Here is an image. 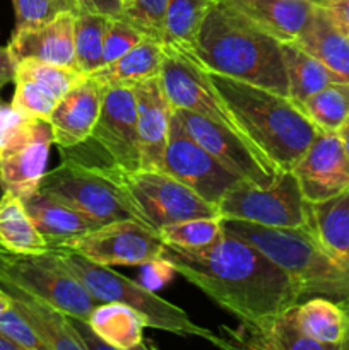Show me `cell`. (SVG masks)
<instances>
[{"label":"cell","mask_w":349,"mask_h":350,"mask_svg":"<svg viewBox=\"0 0 349 350\" xmlns=\"http://www.w3.org/2000/svg\"><path fill=\"white\" fill-rule=\"evenodd\" d=\"M161 256L178 275L240 321L274 317L301 299L300 291L283 269L226 229L221 238L202 248L163 243Z\"/></svg>","instance_id":"1"},{"label":"cell","mask_w":349,"mask_h":350,"mask_svg":"<svg viewBox=\"0 0 349 350\" xmlns=\"http://www.w3.org/2000/svg\"><path fill=\"white\" fill-rule=\"evenodd\" d=\"M190 51L207 72L289 96L283 41L222 0L212 3Z\"/></svg>","instance_id":"2"},{"label":"cell","mask_w":349,"mask_h":350,"mask_svg":"<svg viewBox=\"0 0 349 350\" xmlns=\"http://www.w3.org/2000/svg\"><path fill=\"white\" fill-rule=\"evenodd\" d=\"M207 75L250 139L281 170L293 171L320 129L289 96L221 74Z\"/></svg>","instance_id":"3"},{"label":"cell","mask_w":349,"mask_h":350,"mask_svg":"<svg viewBox=\"0 0 349 350\" xmlns=\"http://www.w3.org/2000/svg\"><path fill=\"white\" fill-rule=\"evenodd\" d=\"M222 226L228 232L259 248L283 269L301 297L349 299V272L322 248L308 228H267L231 219H224Z\"/></svg>","instance_id":"4"},{"label":"cell","mask_w":349,"mask_h":350,"mask_svg":"<svg viewBox=\"0 0 349 350\" xmlns=\"http://www.w3.org/2000/svg\"><path fill=\"white\" fill-rule=\"evenodd\" d=\"M64 265L77 277L88 293L101 303H122L139 311L146 320V325L154 330L170 332L180 337H198L221 345V338L207 328L201 327L185 313L181 308L157 296L156 291L135 282L125 275L112 270L106 265L89 262L82 255L67 246H50Z\"/></svg>","instance_id":"5"},{"label":"cell","mask_w":349,"mask_h":350,"mask_svg":"<svg viewBox=\"0 0 349 350\" xmlns=\"http://www.w3.org/2000/svg\"><path fill=\"white\" fill-rule=\"evenodd\" d=\"M106 176L112 178L129 197L139 221L159 231L173 222L219 215L218 205L204 200L192 188L171 174L156 170L125 171L113 164H101Z\"/></svg>","instance_id":"6"},{"label":"cell","mask_w":349,"mask_h":350,"mask_svg":"<svg viewBox=\"0 0 349 350\" xmlns=\"http://www.w3.org/2000/svg\"><path fill=\"white\" fill-rule=\"evenodd\" d=\"M0 279L75 320L88 321L99 304L51 248L38 255H23L0 246Z\"/></svg>","instance_id":"7"},{"label":"cell","mask_w":349,"mask_h":350,"mask_svg":"<svg viewBox=\"0 0 349 350\" xmlns=\"http://www.w3.org/2000/svg\"><path fill=\"white\" fill-rule=\"evenodd\" d=\"M38 190L70 205L99 226L123 219L139 221L129 197L106 176L101 164H89L72 156L64 157L57 167L44 173Z\"/></svg>","instance_id":"8"},{"label":"cell","mask_w":349,"mask_h":350,"mask_svg":"<svg viewBox=\"0 0 349 350\" xmlns=\"http://www.w3.org/2000/svg\"><path fill=\"white\" fill-rule=\"evenodd\" d=\"M219 215L267 228H307L308 202L293 171H283L266 187L240 183L218 204Z\"/></svg>","instance_id":"9"},{"label":"cell","mask_w":349,"mask_h":350,"mask_svg":"<svg viewBox=\"0 0 349 350\" xmlns=\"http://www.w3.org/2000/svg\"><path fill=\"white\" fill-rule=\"evenodd\" d=\"M159 77L173 109L183 108L207 116L228 126L243 139L253 142L245 129L240 125L231 108L218 94L214 85L209 81L205 68L190 50L173 44H163V65H161Z\"/></svg>","instance_id":"10"},{"label":"cell","mask_w":349,"mask_h":350,"mask_svg":"<svg viewBox=\"0 0 349 350\" xmlns=\"http://www.w3.org/2000/svg\"><path fill=\"white\" fill-rule=\"evenodd\" d=\"M173 115L198 146L246 183L266 187L283 173L259 146L243 139L228 126L183 108H174Z\"/></svg>","instance_id":"11"},{"label":"cell","mask_w":349,"mask_h":350,"mask_svg":"<svg viewBox=\"0 0 349 350\" xmlns=\"http://www.w3.org/2000/svg\"><path fill=\"white\" fill-rule=\"evenodd\" d=\"M53 132L48 120L24 116L0 142V183L21 200L40 188Z\"/></svg>","instance_id":"12"},{"label":"cell","mask_w":349,"mask_h":350,"mask_svg":"<svg viewBox=\"0 0 349 350\" xmlns=\"http://www.w3.org/2000/svg\"><path fill=\"white\" fill-rule=\"evenodd\" d=\"M161 171L177 178L214 205H218L228 191L243 183L242 178L226 170L204 147L198 146L174 115L171 118Z\"/></svg>","instance_id":"13"},{"label":"cell","mask_w":349,"mask_h":350,"mask_svg":"<svg viewBox=\"0 0 349 350\" xmlns=\"http://www.w3.org/2000/svg\"><path fill=\"white\" fill-rule=\"evenodd\" d=\"M58 246H67L98 265L140 267L161 258L163 241L154 229L135 219L109 222Z\"/></svg>","instance_id":"14"},{"label":"cell","mask_w":349,"mask_h":350,"mask_svg":"<svg viewBox=\"0 0 349 350\" xmlns=\"http://www.w3.org/2000/svg\"><path fill=\"white\" fill-rule=\"evenodd\" d=\"M89 139L105 150L109 164L125 171L140 170L137 103L132 84L105 85L101 111Z\"/></svg>","instance_id":"15"},{"label":"cell","mask_w":349,"mask_h":350,"mask_svg":"<svg viewBox=\"0 0 349 350\" xmlns=\"http://www.w3.org/2000/svg\"><path fill=\"white\" fill-rule=\"evenodd\" d=\"M293 173L305 200L325 202L349 190V156L339 133L318 132Z\"/></svg>","instance_id":"16"},{"label":"cell","mask_w":349,"mask_h":350,"mask_svg":"<svg viewBox=\"0 0 349 350\" xmlns=\"http://www.w3.org/2000/svg\"><path fill=\"white\" fill-rule=\"evenodd\" d=\"M77 68L62 67L47 62H17L14 77L12 106L24 116L48 120L55 106L67 94L68 89L81 79Z\"/></svg>","instance_id":"17"},{"label":"cell","mask_w":349,"mask_h":350,"mask_svg":"<svg viewBox=\"0 0 349 350\" xmlns=\"http://www.w3.org/2000/svg\"><path fill=\"white\" fill-rule=\"evenodd\" d=\"M103 92L105 85L91 74H82L68 89L48 116L55 146L74 149L88 142L101 111Z\"/></svg>","instance_id":"18"},{"label":"cell","mask_w":349,"mask_h":350,"mask_svg":"<svg viewBox=\"0 0 349 350\" xmlns=\"http://www.w3.org/2000/svg\"><path fill=\"white\" fill-rule=\"evenodd\" d=\"M74 26L75 14L62 10L43 23L14 29L7 46L16 62L33 58L47 64L77 68Z\"/></svg>","instance_id":"19"},{"label":"cell","mask_w":349,"mask_h":350,"mask_svg":"<svg viewBox=\"0 0 349 350\" xmlns=\"http://www.w3.org/2000/svg\"><path fill=\"white\" fill-rule=\"evenodd\" d=\"M132 89L137 103L140 167L161 171L173 118V106L161 84L159 75L133 82Z\"/></svg>","instance_id":"20"},{"label":"cell","mask_w":349,"mask_h":350,"mask_svg":"<svg viewBox=\"0 0 349 350\" xmlns=\"http://www.w3.org/2000/svg\"><path fill=\"white\" fill-rule=\"evenodd\" d=\"M296 304L274 317L255 321H242L236 330H226L222 349L252 350H327L325 345L301 334L296 325Z\"/></svg>","instance_id":"21"},{"label":"cell","mask_w":349,"mask_h":350,"mask_svg":"<svg viewBox=\"0 0 349 350\" xmlns=\"http://www.w3.org/2000/svg\"><path fill=\"white\" fill-rule=\"evenodd\" d=\"M0 291L7 296L10 306L26 318L48 350H88L72 318L64 311L26 294L3 279H0Z\"/></svg>","instance_id":"22"},{"label":"cell","mask_w":349,"mask_h":350,"mask_svg":"<svg viewBox=\"0 0 349 350\" xmlns=\"http://www.w3.org/2000/svg\"><path fill=\"white\" fill-rule=\"evenodd\" d=\"M279 41H294L318 5L303 0H222Z\"/></svg>","instance_id":"23"},{"label":"cell","mask_w":349,"mask_h":350,"mask_svg":"<svg viewBox=\"0 0 349 350\" xmlns=\"http://www.w3.org/2000/svg\"><path fill=\"white\" fill-rule=\"evenodd\" d=\"M23 202L48 246L64 245L77 236L99 228V224L82 215L70 205L41 190H36Z\"/></svg>","instance_id":"24"},{"label":"cell","mask_w":349,"mask_h":350,"mask_svg":"<svg viewBox=\"0 0 349 350\" xmlns=\"http://www.w3.org/2000/svg\"><path fill=\"white\" fill-rule=\"evenodd\" d=\"M307 228L322 248L349 272V190L325 202H308Z\"/></svg>","instance_id":"25"},{"label":"cell","mask_w":349,"mask_h":350,"mask_svg":"<svg viewBox=\"0 0 349 350\" xmlns=\"http://www.w3.org/2000/svg\"><path fill=\"white\" fill-rule=\"evenodd\" d=\"M294 43L313 55L344 82H349V38L331 19L325 7L318 5L313 17Z\"/></svg>","instance_id":"26"},{"label":"cell","mask_w":349,"mask_h":350,"mask_svg":"<svg viewBox=\"0 0 349 350\" xmlns=\"http://www.w3.org/2000/svg\"><path fill=\"white\" fill-rule=\"evenodd\" d=\"M89 327L112 350L146 349V320L139 311L122 303H101L92 310Z\"/></svg>","instance_id":"27"},{"label":"cell","mask_w":349,"mask_h":350,"mask_svg":"<svg viewBox=\"0 0 349 350\" xmlns=\"http://www.w3.org/2000/svg\"><path fill=\"white\" fill-rule=\"evenodd\" d=\"M294 318L301 334L320 342L327 350L344 349L348 318L337 301L318 296L303 304L298 303Z\"/></svg>","instance_id":"28"},{"label":"cell","mask_w":349,"mask_h":350,"mask_svg":"<svg viewBox=\"0 0 349 350\" xmlns=\"http://www.w3.org/2000/svg\"><path fill=\"white\" fill-rule=\"evenodd\" d=\"M163 65V43L153 38H144L139 44L116 58L112 64L103 65L98 70L91 72L103 85L108 84H133L157 77Z\"/></svg>","instance_id":"29"},{"label":"cell","mask_w":349,"mask_h":350,"mask_svg":"<svg viewBox=\"0 0 349 350\" xmlns=\"http://www.w3.org/2000/svg\"><path fill=\"white\" fill-rule=\"evenodd\" d=\"M283 57L287 75V94L298 106L325 85L342 81L294 41H284Z\"/></svg>","instance_id":"30"},{"label":"cell","mask_w":349,"mask_h":350,"mask_svg":"<svg viewBox=\"0 0 349 350\" xmlns=\"http://www.w3.org/2000/svg\"><path fill=\"white\" fill-rule=\"evenodd\" d=\"M0 246L23 255H38L50 248L27 214L24 202L10 191H3L0 197Z\"/></svg>","instance_id":"31"},{"label":"cell","mask_w":349,"mask_h":350,"mask_svg":"<svg viewBox=\"0 0 349 350\" xmlns=\"http://www.w3.org/2000/svg\"><path fill=\"white\" fill-rule=\"evenodd\" d=\"M216 0H166L161 43L192 50Z\"/></svg>","instance_id":"32"},{"label":"cell","mask_w":349,"mask_h":350,"mask_svg":"<svg viewBox=\"0 0 349 350\" xmlns=\"http://www.w3.org/2000/svg\"><path fill=\"white\" fill-rule=\"evenodd\" d=\"M113 16L98 12L75 14L74 44L77 68L82 74H91L105 65V38Z\"/></svg>","instance_id":"33"},{"label":"cell","mask_w":349,"mask_h":350,"mask_svg":"<svg viewBox=\"0 0 349 350\" xmlns=\"http://www.w3.org/2000/svg\"><path fill=\"white\" fill-rule=\"evenodd\" d=\"M300 108L322 132L337 133L349 120V82L337 81L325 85L305 99Z\"/></svg>","instance_id":"34"},{"label":"cell","mask_w":349,"mask_h":350,"mask_svg":"<svg viewBox=\"0 0 349 350\" xmlns=\"http://www.w3.org/2000/svg\"><path fill=\"white\" fill-rule=\"evenodd\" d=\"M222 221L224 219L221 215L187 219L164 226L157 231V234L166 245H174L180 248H202L221 238L224 232Z\"/></svg>","instance_id":"35"},{"label":"cell","mask_w":349,"mask_h":350,"mask_svg":"<svg viewBox=\"0 0 349 350\" xmlns=\"http://www.w3.org/2000/svg\"><path fill=\"white\" fill-rule=\"evenodd\" d=\"M144 38H147L146 34L139 27L133 26L127 17L113 16L109 19L108 31H106L105 38V53H103L105 65L112 64L116 58H120L127 51L132 50Z\"/></svg>","instance_id":"36"},{"label":"cell","mask_w":349,"mask_h":350,"mask_svg":"<svg viewBox=\"0 0 349 350\" xmlns=\"http://www.w3.org/2000/svg\"><path fill=\"white\" fill-rule=\"evenodd\" d=\"M166 0H132L122 16L139 27L147 38L161 41Z\"/></svg>","instance_id":"37"},{"label":"cell","mask_w":349,"mask_h":350,"mask_svg":"<svg viewBox=\"0 0 349 350\" xmlns=\"http://www.w3.org/2000/svg\"><path fill=\"white\" fill-rule=\"evenodd\" d=\"M12 5L16 14V29L51 19L62 10L74 12L70 0H12Z\"/></svg>","instance_id":"38"},{"label":"cell","mask_w":349,"mask_h":350,"mask_svg":"<svg viewBox=\"0 0 349 350\" xmlns=\"http://www.w3.org/2000/svg\"><path fill=\"white\" fill-rule=\"evenodd\" d=\"M0 332H3L10 340L16 342L21 350H48L44 342L27 323L26 318L12 306L0 313Z\"/></svg>","instance_id":"39"},{"label":"cell","mask_w":349,"mask_h":350,"mask_svg":"<svg viewBox=\"0 0 349 350\" xmlns=\"http://www.w3.org/2000/svg\"><path fill=\"white\" fill-rule=\"evenodd\" d=\"M174 273L177 272H174L173 265L161 256V258L151 260V262L140 265V284L156 291L166 286L173 279Z\"/></svg>","instance_id":"40"},{"label":"cell","mask_w":349,"mask_h":350,"mask_svg":"<svg viewBox=\"0 0 349 350\" xmlns=\"http://www.w3.org/2000/svg\"><path fill=\"white\" fill-rule=\"evenodd\" d=\"M74 12H98L106 16H122L123 3L120 0H70Z\"/></svg>","instance_id":"41"},{"label":"cell","mask_w":349,"mask_h":350,"mask_svg":"<svg viewBox=\"0 0 349 350\" xmlns=\"http://www.w3.org/2000/svg\"><path fill=\"white\" fill-rule=\"evenodd\" d=\"M325 10L335 26L349 38V0H327Z\"/></svg>","instance_id":"42"},{"label":"cell","mask_w":349,"mask_h":350,"mask_svg":"<svg viewBox=\"0 0 349 350\" xmlns=\"http://www.w3.org/2000/svg\"><path fill=\"white\" fill-rule=\"evenodd\" d=\"M23 118L24 115L14 108L12 103H5L0 96V142Z\"/></svg>","instance_id":"43"},{"label":"cell","mask_w":349,"mask_h":350,"mask_svg":"<svg viewBox=\"0 0 349 350\" xmlns=\"http://www.w3.org/2000/svg\"><path fill=\"white\" fill-rule=\"evenodd\" d=\"M16 67L17 62L14 60L9 46H0V89H3L7 84L14 82Z\"/></svg>","instance_id":"44"},{"label":"cell","mask_w":349,"mask_h":350,"mask_svg":"<svg viewBox=\"0 0 349 350\" xmlns=\"http://www.w3.org/2000/svg\"><path fill=\"white\" fill-rule=\"evenodd\" d=\"M0 350H21V347L16 342L10 340L3 332H0Z\"/></svg>","instance_id":"45"},{"label":"cell","mask_w":349,"mask_h":350,"mask_svg":"<svg viewBox=\"0 0 349 350\" xmlns=\"http://www.w3.org/2000/svg\"><path fill=\"white\" fill-rule=\"evenodd\" d=\"M339 304H341V308L344 310L346 313V318H348V332H346V340H344V349L342 350H349V299H344V301H337Z\"/></svg>","instance_id":"46"},{"label":"cell","mask_w":349,"mask_h":350,"mask_svg":"<svg viewBox=\"0 0 349 350\" xmlns=\"http://www.w3.org/2000/svg\"><path fill=\"white\" fill-rule=\"evenodd\" d=\"M337 133H339V137H341L342 144H344V147H346V152H348V156H349V120L344 123V125H342V129L339 130Z\"/></svg>","instance_id":"47"},{"label":"cell","mask_w":349,"mask_h":350,"mask_svg":"<svg viewBox=\"0 0 349 350\" xmlns=\"http://www.w3.org/2000/svg\"><path fill=\"white\" fill-rule=\"evenodd\" d=\"M9 306H10L9 299H7L5 294H3L2 291H0V313H2L3 310H7V308H9Z\"/></svg>","instance_id":"48"},{"label":"cell","mask_w":349,"mask_h":350,"mask_svg":"<svg viewBox=\"0 0 349 350\" xmlns=\"http://www.w3.org/2000/svg\"><path fill=\"white\" fill-rule=\"evenodd\" d=\"M303 2L313 3V5H320V7H325V5H327V0H303Z\"/></svg>","instance_id":"49"},{"label":"cell","mask_w":349,"mask_h":350,"mask_svg":"<svg viewBox=\"0 0 349 350\" xmlns=\"http://www.w3.org/2000/svg\"><path fill=\"white\" fill-rule=\"evenodd\" d=\"M120 2H122V3H123V10H125V9H127V7H129V5H130V3H132V0H120Z\"/></svg>","instance_id":"50"},{"label":"cell","mask_w":349,"mask_h":350,"mask_svg":"<svg viewBox=\"0 0 349 350\" xmlns=\"http://www.w3.org/2000/svg\"><path fill=\"white\" fill-rule=\"evenodd\" d=\"M3 195V188H2V183H0V197Z\"/></svg>","instance_id":"51"},{"label":"cell","mask_w":349,"mask_h":350,"mask_svg":"<svg viewBox=\"0 0 349 350\" xmlns=\"http://www.w3.org/2000/svg\"><path fill=\"white\" fill-rule=\"evenodd\" d=\"M0 91H2V89H0Z\"/></svg>","instance_id":"52"}]
</instances>
